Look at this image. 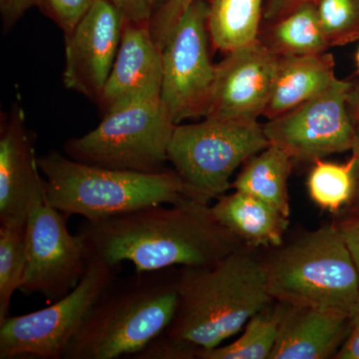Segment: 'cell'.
I'll list each match as a JSON object with an SVG mask.
<instances>
[{"label":"cell","instance_id":"obj_1","mask_svg":"<svg viewBox=\"0 0 359 359\" xmlns=\"http://www.w3.org/2000/svg\"><path fill=\"white\" fill-rule=\"evenodd\" d=\"M78 233L90 256L111 264L130 262L136 271L211 266L244 245L217 221L210 204L192 198L86 221Z\"/></svg>","mask_w":359,"mask_h":359},{"label":"cell","instance_id":"obj_2","mask_svg":"<svg viewBox=\"0 0 359 359\" xmlns=\"http://www.w3.org/2000/svg\"><path fill=\"white\" fill-rule=\"evenodd\" d=\"M241 247L218 263L179 271L178 304L166 337L197 349L219 346L273 302L264 262Z\"/></svg>","mask_w":359,"mask_h":359},{"label":"cell","instance_id":"obj_3","mask_svg":"<svg viewBox=\"0 0 359 359\" xmlns=\"http://www.w3.org/2000/svg\"><path fill=\"white\" fill-rule=\"evenodd\" d=\"M179 271H136L104 290L63 359L134 355L166 332L178 304Z\"/></svg>","mask_w":359,"mask_h":359},{"label":"cell","instance_id":"obj_4","mask_svg":"<svg viewBox=\"0 0 359 359\" xmlns=\"http://www.w3.org/2000/svg\"><path fill=\"white\" fill-rule=\"evenodd\" d=\"M39 164L50 205L67 216L79 215L89 222L191 198L175 170L139 173L109 169L78 162L55 151L39 157Z\"/></svg>","mask_w":359,"mask_h":359},{"label":"cell","instance_id":"obj_5","mask_svg":"<svg viewBox=\"0 0 359 359\" xmlns=\"http://www.w3.org/2000/svg\"><path fill=\"white\" fill-rule=\"evenodd\" d=\"M264 268L269 294L287 306L348 313L359 297L358 271L339 226H321L280 245Z\"/></svg>","mask_w":359,"mask_h":359},{"label":"cell","instance_id":"obj_6","mask_svg":"<svg viewBox=\"0 0 359 359\" xmlns=\"http://www.w3.org/2000/svg\"><path fill=\"white\" fill-rule=\"evenodd\" d=\"M264 126L257 121L208 119L176 125L168 161L192 199L210 204L224 195L241 165L268 147Z\"/></svg>","mask_w":359,"mask_h":359},{"label":"cell","instance_id":"obj_7","mask_svg":"<svg viewBox=\"0 0 359 359\" xmlns=\"http://www.w3.org/2000/svg\"><path fill=\"white\" fill-rule=\"evenodd\" d=\"M176 123L161 97L104 114L95 129L65 144L71 159L139 173L164 171Z\"/></svg>","mask_w":359,"mask_h":359},{"label":"cell","instance_id":"obj_8","mask_svg":"<svg viewBox=\"0 0 359 359\" xmlns=\"http://www.w3.org/2000/svg\"><path fill=\"white\" fill-rule=\"evenodd\" d=\"M121 264L90 256L77 287L48 308L0 323V359H63L104 290L117 278Z\"/></svg>","mask_w":359,"mask_h":359},{"label":"cell","instance_id":"obj_9","mask_svg":"<svg viewBox=\"0 0 359 359\" xmlns=\"http://www.w3.org/2000/svg\"><path fill=\"white\" fill-rule=\"evenodd\" d=\"M209 4L196 0L184 11L162 48L161 100L176 124L205 117L216 78L208 48Z\"/></svg>","mask_w":359,"mask_h":359},{"label":"cell","instance_id":"obj_10","mask_svg":"<svg viewBox=\"0 0 359 359\" xmlns=\"http://www.w3.org/2000/svg\"><path fill=\"white\" fill-rule=\"evenodd\" d=\"M63 214L50 205L46 192L33 202L26 223V266L20 292L40 294L48 302L77 287L89 263L83 238L72 235Z\"/></svg>","mask_w":359,"mask_h":359},{"label":"cell","instance_id":"obj_11","mask_svg":"<svg viewBox=\"0 0 359 359\" xmlns=\"http://www.w3.org/2000/svg\"><path fill=\"white\" fill-rule=\"evenodd\" d=\"M353 84L335 78L320 95L264 125L269 144L287 150L294 159L314 161L351 151L358 124L349 112Z\"/></svg>","mask_w":359,"mask_h":359},{"label":"cell","instance_id":"obj_12","mask_svg":"<svg viewBox=\"0 0 359 359\" xmlns=\"http://www.w3.org/2000/svg\"><path fill=\"white\" fill-rule=\"evenodd\" d=\"M125 20L110 0H97L65 34L63 83L98 103L121 43Z\"/></svg>","mask_w":359,"mask_h":359},{"label":"cell","instance_id":"obj_13","mask_svg":"<svg viewBox=\"0 0 359 359\" xmlns=\"http://www.w3.org/2000/svg\"><path fill=\"white\" fill-rule=\"evenodd\" d=\"M280 55L263 40L229 52L216 65L208 119L257 121L268 106Z\"/></svg>","mask_w":359,"mask_h":359},{"label":"cell","instance_id":"obj_14","mask_svg":"<svg viewBox=\"0 0 359 359\" xmlns=\"http://www.w3.org/2000/svg\"><path fill=\"white\" fill-rule=\"evenodd\" d=\"M44 194L34 143L22 109L14 106L0 136V226H25L33 202Z\"/></svg>","mask_w":359,"mask_h":359},{"label":"cell","instance_id":"obj_15","mask_svg":"<svg viewBox=\"0 0 359 359\" xmlns=\"http://www.w3.org/2000/svg\"><path fill=\"white\" fill-rule=\"evenodd\" d=\"M162 80V49L150 23L125 22L119 50L98 102L103 114L161 97Z\"/></svg>","mask_w":359,"mask_h":359},{"label":"cell","instance_id":"obj_16","mask_svg":"<svg viewBox=\"0 0 359 359\" xmlns=\"http://www.w3.org/2000/svg\"><path fill=\"white\" fill-rule=\"evenodd\" d=\"M348 328L346 311L287 306L269 359L334 358Z\"/></svg>","mask_w":359,"mask_h":359},{"label":"cell","instance_id":"obj_17","mask_svg":"<svg viewBox=\"0 0 359 359\" xmlns=\"http://www.w3.org/2000/svg\"><path fill=\"white\" fill-rule=\"evenodd\" d=\"M215 218L250 249L283 245L289 218L269 203L235 190L211 205Z\"/></svg>","mask_w":359,"mask_h":359},{"label":"cell","instance_id":"obj_18","mask_svg":"<svg viewBox=\"0 0 359 359\" xmlns=\"http://www.w3.org/2000/svg\"><path fill=\"white\" fill-rule=\"evenodd\" d=\"M332 54L280 56L264 117L285 114L320 95L335 80Z\"/></svg>","mask_w":359,"mask_h":359},{"label":"cell","instance_id":"obj_19","mask_svg":"<svg viewBox=\"0 0 359 359\" xmlns=\"http://www.w3.org/2000/svg\"><path fill=\"white\" fill-rule=\"evenodd\" d=\"M294 157L280 146L268 147L247 161L231 187L273 205L289 218L290 208L287 180Z\"/></svg>","mask_w":359,"mask_h":359},{"label":"cell","instance_id":"obj_20","mask_svg":"<svg viewBox=\"0 0 359 359\" xmlns=\"http://www.w3.org/2000/svg\"><path fill=\"white\" fill-rule=\"evenodd\" d=\"M264 0H211L207 27L215 48L231 52L259 39Z\"/></svg>","mask_w":359,"mask_h":359},{"label":"cell","instance_id":"obj_21","mask_svg":"<svg viewBox=\"0 0 359 359\" xmlns=\"http://www.w3.org/2000/svg\"><path fill=\"white\" fill-rule=\"evenodd\" d=\"M264 42L280 56L323 53L330 47L318 20L314 0L299 4L287 15L275 21Z\"/></svg>","mask_w":359,"mask_h":359},{"label":"cell","instance_id":"obj_22","mask_svg":"<svg viewBox=\"0 0 359 359\" xmlns=\"http://www.w3.org/2000/svg\"><path fill=\"white\" fill-rule=\"evenodd\" d=\"M255 314L235 341L211 349H198L199 359H269L278 339V328L287 304L276 302Z\"/></svg>","mask_w":359,"mask_h":359},{"label":"cell","instance_id":"obj_23","mask_svg":"<svg viewBox=\"0 0 359 359\" xmlns=\"http://www.w3.org/2000/svg\"><path fill=\"white\" fill-rule=\"evenodd\" d=\"M354 162L353 158L344 164L314 161L308 177L309 197L325 211L337 212L353 200Z\"/></svg>","mask_w":359,"mask_h":359},{"label":"cell","instance_id":"obj_24","mask_svg":"<svg viewBox=\"0 0 359 359\" xmlns=\"http://www.w3.org/2000/svg\"><path fill=\"white\" fill-rule=\"evenodd\" d=\"M26 266V226H0V323L9 316L14 292Z\"/></svg>","mask_w":359,"mask_h":359},{"label":"cell","instance_id":"obj_25","mask_svg":"<svg viewBox=\"0 0 359 359\" xmlns=\"http://www.w3.org/2000/svg\"><path fill=\"white\" fill-rule=\"evenodd\" d=\"M328 46L359 39V0H314Z\"/></svg>","mask_w":359,"mask_h":359},{"label":"cell","instance_id":"obj_26","mask_svg":"<svg viewBox=\"0 0 359 359\" xmlns=\"http://www.w3.org/2000/svg\"><path fill=\"white\" fill-rule=\"evenodd\" d=\"M97 0H34V6L65 34L72 32Z\"/></svg>","mask_w":359,"mask_h":359},{"label":"cell","instance_id":"obj_27","mask_svg":"<svg viewBox=\"0 0 359 359\" xmlns=\"http://www.w3.org/2000/svg\"><path fill=\"white\" fill-rule=\"evenodd\" d=\"M196 0H165L159 7L150 22L151 32L156 43L161 49L166 43L170 33L178 22L184 11Z\"/></svg>","mask_w":359,"mask_h":359},{"label":"cell","instance_id":"obj_28","mask_svg":"<svg viewBox=\"0 0 359 359\" xmlns=\"http://www.w3.org/2000/svg\"><path fill=\"white\" fill-rule=\"evenodd\" d=\"M198 349L195 347L176 341L164 334L156 337L142 351L134 354L136 359H187L196 358Z\"/></svg>","mask_w":359,"mask_h":359},{"label":"cell","instance_id":"obj_29","mask_svg":"<svg viewBox=\"0 0 359 359\" xmlns=\"http://www.w3.org/2000/svg\"><path fill=\"white\" fill-rule=\"evenodd\" d=\"M122 13L125 22L150 23L159 0H110Z\"/></svg>","mask_w":359,"mask_h":359},{"label":"cell","instance_id":"obj_30","mask_svg":"<svg viewBox=\"0 0 359 359\" xmlns=\"http://www.w3.org/2000/svg\"><path fill=\"white\" fill-rule=\"evenodd\" d=\"M348 316V334L334 359H359V297L349 309Z\"/></svg>","mask_w":359,"mask_h":359},{"label":"cell","instance_id":"obj_31","mask_svg":"<svg viewBox=\"0 0 359 359\" xmlns=\"http://www.w3.org/2000/svg\"><path fill=\"white\" fill-rule=\"evenodd\" d=\"M32 6H34V0H0L4 29H11Z\"/></svg>","mask_w":359,"mask_h":359},{"label":"cell","instance_id":"obj_32","mask_svg":"<svg viewBox=\"0 0 359 359\" xmlns=\"http://www.w3.org/2000/svg\"><path fill=\"white\" fill-rule=\"evenodd\" d=\"M339 229L347 249L351 252L359 278V217L347 219L339 226Z\"/></svg>","mask_w":359,"mask_h":359},{"label":"cell","instance_id":"obj_33","mask_svg":"<svg viewBox=\"0 0 359 359\" xmlns=\"http://www.w3.org/2000/svg\"><path fill=\"white\" fill-rule=\"evenodd\" d=\"M306 1H309V0H268L266 8H264V18L275 22L290 13L295 7Z\"/></svg>","mask_w":359,"mask_h":359},{"label":"cell","instance_id":"obj_34","mask_svg":"<svg viewBox=\"0 0 359 359\" xmlns=\"http://www.w3.org/2000/svg\"><path fill=\"white\" fill-rule=\"evenodd\" d=\"M351 158L353 159V176H354V196L353 200L358 202L359 205V125H358V134H356L355 142L351 149Z\"/></svg>","mask_w":359,"mask_h":359},{"label":"cell","instance_id":"obj_35","mask_svg":"<svg viewBox=\"0 0 359 359\" xmlns=\"http://www.w3.org/2000/svg\"><path fill=\"white\" fill-rule=\"evenodd\" d=\"M349 109L353 112V118L359 125V83L351 88L348 98Z\"/></svg>","mask_w":359,"mask_h":359},{"label":"cell","instance_id":"obj_36","mask_svg":"<svg viewBox=\"0 0 359 359\" xmlns=\"http://www.w3.org/2000/svg\"><path fill=\"white\" fill-rule=\"evenodd\" d=\"M355 58H356V65H358V68L359 70V47H358V53H356Z\"/></svg>","mask_w":359,"mask_h":359}]
</instances>
